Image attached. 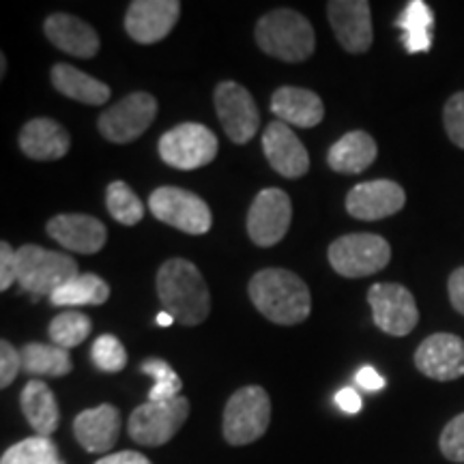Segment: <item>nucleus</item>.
Returning a JSON list of instances; mask_svg holds the SVG:
<instances>
[{"label":"nucleus","instance_id":"6","mask_svg":"<svg viewBox=\"0 0 464 464\" xmlns=\"http://www.w3.org/2000/svg\"><path fill=\"white\" fill-rule=\"evenodd\" d=\"M329 265L342 277H368L385 269L392 260V247L382 237L370 232L344 235L329 246Z\"/></svg>","mask_w":464,"mask_h":464},{"label":"nucleus","instance_id":"7","mask_svg":"<svg viewBox=\"0 0 464 464\" xmlns=\"http://www.w3.org/2000/svg\"><path fill=\"white\" fill-rule=\"evenodd\" d=\"M189 417V400L179 396L168 402H147L140 404L130 415L127 432L138 445L160 448L170 443L174 434L183 428Z\"/></svg>","mask_w":464,"mask_h":464},{"label":"nucleus","instance_id":"2","mask_svg":"<svg viewBox=\"0 0 464 464\" xmlns=\"http://www.w3.org/2000/svg\"><path fill=\"white\" fill-rule=\"evenodd\" d=\"M158 295L168 314L185 327L205 323L211 312V293L198 266L185 258H170L158 271Z\"/></svg>","mask_w":464,"mask_h":464},{"label":"nucleus","instance_id":"13","mask_svg":"<svg viewBox=\"0 0 464 464\" xmlns=\"http://www.w3.org/2000/svg\"><path fill=\"white\" fill-rule=\"evenodd\" d=\"M293 202L286 191L266 188L254 198L247 213V235L258 247H271L280 243L290 228Z\"/></svg>","mask_w":464,"mask_h":464},{"label":"nucleus","instance_id":"11","mask_svg":"<svg viewBox=\"0 0 464 464\" xmlns=\"http://www.w3.org/2000/svg\"><path fill=\"white\" fill-rule=\"evenodd\" d=\"M368 301L372 307L374 324L382 334L402 338L413 332L420 323V310H417L413 293L402 284H372V288L368 290Z\"/></svg>","mask_w":464,"mask_h":464},{"label":"nucleus","instance_id":"45","mask_svg":"<svg viewBox=\"0 0 464 464\" xmlns=\"http://www.w3.org/2000/svg\"><path fill=\"white\" fill-rule=\"evenodd\" d=\"M61 464H65V462H61Z\"/></svg>","mask_w":464,"mask_h":464},{"label":"nucleus","instance_id":"4","mask_svg":"<svg viewBox=\"0 0 464 464\" xmlns=\"http://www.w3.org/2000/svg\"><path fill=\"white\" fill-rule=\"evenodd\" d=\"M78 263L72 256L26 243L17 249V284L34 299L52 297L58 288L78 277Z\"/></svg>","mask_w":464,"mask_h":464},{"label":"nucleus","instance_id":"39","mask_svg":"<svg viewBox=\"0 0 464 464\" xmlns=\"http://www.w3.org/2000/svg\"><path fill=\"white\" fill-rule=\"evenodd\" d=\"M448 290H450V301L451 305H454V310L464 314V266H458L454 274L450 276Z\"/></svg>","mask_w":464,"mask_h":464},{"label":"nucleus","instance_id":"20","mask_svg":"<svg viewBox=\"0 0 464 464\" xmlns=\"http://www.w3.org/2000/svg\"><path fill=\"white\" fill-rule=\"evenodd\" d=\"M121 432V413L112 404H100L75 415L73 434L91 454H106L114 448Z\"/></svg>","mask_w":464,"mask_h":464},{"label":"nucleus","instance_id":"21","mask_svg":"<svg viewBox=\"0 0 464 464\" xmlns=\"http://www.w3.org/2000/svg\"><path fill=\"white\" fill-rule=\"evenodd\" d=\"M44 33L58 50L78 58H92L102 48L95 28L69 14H52L45 20Z\"/></svg>","mask_w":464,"mask_h":464},{"label":"nucleus","instance_id":"14","mask_svg":"<svg viewBox=\"0 0 464 464\" xmlns=\"http://www.w3.org/2000/svg\"><path fill=\"white\" fill-rule=\"evenodd\" d=\"M181 15L177 0H133L125 15V31L136 44L150 45L168 37Z\"/></svg>","mask_w":464,"mask_h":464},{"label":"nucleus","instance_id":"9","mask_svg":"<svg viewBox=\"0 0 464 464\" xmlns=\"http://www.w3.org/2000/svg\"><path fill=\"white\" fill-rule=\"evenodd\" d=\"M158 116V100L149 92H131L116 102L97 121V130L108 142L127 144L138 140Z\"/></svg>","mask_w":464,"mask_h":464},{"label":"nucleus","instance_id":"8","mask_svg":"<svg viewBox=\"0 0 464 464\" xmlns=\"http://www.w3.org/2000/svg\"><path fill=\"white\" fill-rule=\"evenodd\" d=\"M218 136L200 123H181L160 138V158L179 170H196L218 158Z\"/></svg>","mask_w":464,"mask_h":464},{"label":"nucleus","instance_id":"38","mask_svg":"<svg viewBox=\"0 0 464 464\" xmlns=\"http://www.w3.org/2000/svg\"><path fill=\"white\" fill-rule=\"evenodd\" d=\"M17 282V249L7 241L0 243V290H9L11 284Z\"/></svg>","mask_w":464,"mask_h":464},{"label":"nucleus","instance_id":"1","mask_svg":"<svg viewBox=\"0 0 464 464\" xmlns=\"http://www.w3.org/2000/svg\"><path fill=\"white\" fill-rule=\"evenodd\" d=\"M249 299L266 321L284 324L304 323L310 316L312 295L307 284L288 269H263L247 284Z\"/></svg>","mask_w":464,"mask_h":464},{"label":"nucleus","instance_id":"36","mask_svg":"<svg viewBox=\"0 0 464 464\" xmlns=\"http://www.w3.org/2000/svg\"><path fill=\"white\" fill-rule=\"evenodd\" d=\"M443 121L450 140L454 142L456 147L464 149V91L451 95L448 103H445Z\"/></svg>","mask_w":464,"mask_h":464},{"label":"nucleus","instance_id":"31","mask_svg":"<svg viewBox=\"0 0 464 464\" xmlns=\"http://www.w3.org/2000/svg\"><path fill=\"white\" fill-rule=\"evenodd\" d=\"M91 332H92L91 318L82 314V312H75V310L63 312V314L54 316L48 327L50 340L54 342L56 346L65 348V351L82 344V342L91 335Z\"/></svg>","mask_w":464,"mask_h":464},{"label":"nucleus","instance_id":"30","mask_svg":"<svg viewBox=\"0 0 464 464\" xmlns=\"http://www.w3.org/2000/svg\"><path fill=\"white\" fill-rule=\"evenodd\" d=\"M58 448L50 437H31L11 445L0 464H61Z\"/></svg>","mask_w":464,"mask_h":464},{"label":"nucleus","instance_id":"41","mask_svg":"<svg viewBox=\"0 0 464 464\" xmlns=\"http://www.w3.org/2000/svg\"><path fill=\"white\" fill-rule=\"evenodd\" d=\"M355 381L357 385L365 392H381L382 387H385V379H382L374 368H370V365H365V368L359 370Z\"/></svg>","mask_w":464,"mask_h":464},{"label":"nucleus","instance_id":"23","mask_svg":"<svg viewBox=\"0 0 464 464\" xmlns=\"http://www.w3.org/2000/svg\"><path fill=\"white\" fill-rule=\"evenodd\" d=\"M271 112H274L282 123L304 127H316L324 119V106L316 92L297 86H282L271 97Z\"/></svg>","mask_w":464,"mask_h":464},{"label":"nucleus","instance_id":"12","mask_svg":"<svg viewBox=\"0 0 464 464\" xmlns=\"http://www.w3.org/2000/svg\"><path fill=\"white\" fill-rule=\"evenodd\" d=\"M216 110L226 136L235 144H247L260 130V112L256 102L239 82H219L213 95Z\"/></svg>","mask_w":464,"mask_h":464},{"label":"nucleus","instance_id":"15","mask_svg":"<svg viewBox=\"0 0 464 464\" xmlns=\"http://www.w3.org/2000/svg\"><path fill=\"white\" fill-rule=\"evenodd\" d=\"M329 24L342 48L351 54H363L372 45V11L365 0H332L327 3Z\"/></svg>","mask_w":464,"mask_h":464},{"label":"nucleus","instance_id":"18","mask_svg":"<svg viewBox=\"0 0 464 464\" xmlns=\"http://www.w3.org/2000/svg\"><path fill=\"white\" fill-rule=\"evenodd\" d=\"M263 150L271 168L284 179H301L310 170V155L297 133L282 121H274L263 131Z\"/></svg>","mask_w":464,"mask_h":464},{"label":"nucleus","instance_id":"28","mask_svg":"<svg viewBox=\"0 0 464 464\" xmlns=\"http://www.w3.org/2000/svg\"><path fill=\"white\" fill-rule=\"evenodd\" d=\"M73 370L72 357L65 348L56 344L28 342L22 348V372L31 376H67Z\"/></svg>","mask_w":464,"mask_h":464},{"label":"nucleus","instance_id":"40","mask_svg":"<svg viewBox=\"0 0 464 464\" xmlns=\"http://www.w3.org/2000/svg\"><path fill=\"white\" fill-rule=\"evenodd\" d=\"M335 404L340 406V411H344L348 415H355L362 411V396L353 387H344L335 393Z\"/></svg>","mask_w":464,"mask_h":464},{"label":"nucleus","instance_id":"19","mask_svg":"<svg viewBox=\"0 0 464 464\" xmlns=\"http://www.w3.org/2000/svg\"><path fill=\"white\" fill-rule=\"evenodd\" d=\"M45 230L58 246L78 254H97L108 241L103 222L84 213H61L50 219Z\"/></svg>","mask_w":464,"mask_h":464},{"label":"nucleus","instance_id":"32","mask_svg":"<svg viewBox=\"0 0 464 464\" xmlns=\"http://www.w3.org/2000/svg\"><path fill=\"white\" fill-rule=\"evenodd\" d=\"M110 216L123 226H136L144 218V205L125 181H112L106 189Z\"/></svg>","mask_w":464,"mask_h":464},{"label":"nucleus","instance_id":"37","mask_svg":"<svg viewBox=\"0 0 464 464\" xmlns=\"http://www.w3.org/2000/svg\"><path fill=\"white\" fill-rule=\"evenodd\" d=\"M22 372V351L9 340H0V387H9Z\"/></svg>","mask_w":464,"mask_h":464},{"label":"nucleus","instance_id":"42","mask_svg":"<svg viewBox=\"0 0 464 464\" xmlns=\"http://www.w3.org/2000/svg\"><path fill=\"white\" fill-rule=\"evenodd\" d=\"M95 464H153L147 456L140 454V451H119V454H110Z\"/></svg>","mask_w":464,"mask_h":464},{"label":"nucleus","instance_id":"34","mask_svg":"<svg viewBox=\"0 0 464 464\" xmlns=\"http://www.w3.org/2000/svg\"><path fill=\"white\" fill-rule=\"evenodd\" d=\"M92 363L102 370V372H121L127 365V353L123 342H121L116 335L103 334L95 340V344L91 348Z\"/></svg>","mask_w":464,"mask_h":464},{"label":"nucleus","instance_id":"10","mask_svg":"<svg viewBox=\"0 0 464 464\" xmlns=\"http://www.w3.org/2000/svg\"><path fill=\"white\" fill-rule=\"evenodd\" d=\"M149 208L160 222L188 235H205L213 222L207 202L181 188L155 189L149 198Z\"/></svg>","mask_w":464,"mask_h":464},{"label":"nucleus","instance_id":"5","mask_svg":"<svg viewBox=\"0 0 464 464\" xmlns=\"http://www.w3.org/2000/svg\"><path fill=\"white\" fill-rule=\"evenodd\" d=\"M271 421V400L263 387L247 385L228 398L224 409V439L230 445H249L266 432Z\"/></svg>","mask_w":464,"mask_h":464},{"label":"nucleus","instance_id":"25","mask_svg":"<svg viewBox=\"0 0 464 464\" xmlns=\"http://www.w3.org/2000/svg\"><path fill=\"white\" fill-rule=\"evenodd\" d=\"M20 404L22 413L33 430L37 432V437H52L56 432L58 423H61V411H58L54 392L44 381H28L22 390Z\"/></svg>","mask_w":464,"mask_h":464},{"label":"nucleus","instance_id":"16","mask_svg":"<svg viewBox=\"0 0 464 464\" xmlns=\"http://www.w3.org/2000/svg\"><path fill=\"white\" fill-rule=\"evenodd\" d=\"M404 205V189L390 179L359 183L346 196L348 216L362 219V222H376V219L396 216Z\"/></svg>","mask_w":464,"mask_h":464},{"label":"nucleus","instance_id":"33","mask_svg":"<svg viewBox=\"0 0 464 464\" xmlns=\"http://www.w3.org/2000/svg\"><path fill=\"white\" fill-rule=\"evenodd\" d=\"M140 370L144 374L153 376L155 381L153 390L149 392V402H168V400L181 396V376L174 372L172 365L164 362V359H147V362L140 365Z\"/></svg>","mask_w":464,"mask_h":464},{"label":"nucleus","instance_id":"24","mask_svg":"<svg viewBox=\"0 0 464 464\" xmlns=\"http://www.w3.org/2000/svg\"><path fill=\"white\" fill-rule=\"evenodd\" d=\"M379 147L370 133L348 131L329 149L327 164L340 174H362L374 164Z\"/></svg>","mask_w":464,"mask_h":464},{"label":"nucleus","instance_id":"3","mask_svg":"<svg viewBox=\"0 0 464 464\" xmlns=\"http://www.w3.org/2000/svg\"><path fill=\"white\" fill-rule=\"evenodd\" d=\"M254 34L265 54L284 63L307 61L316 48V34L310 20L293 9H276L263 15Z\"/></svg>","mask_w":464,"mask_h":464},{"label":"nucleus","instance_id":"35","mask_svg":"<svg viewBox=\"0 0 464 464\" xmlns=\"http://www.w3.org/2000/svg\"><path fill=\"white\" fill-rule=\"evenodd\" d=\"M439 448L451 462L464 464V413L454 417L440 432Z\"/></svg>","mask_w":464,"mask_h":464},{"label":"nucleus","instance_id":"29","mask_svg":"<svg viewBox=\"0 0 464 464\" xmlns=\"http://www.w3.org/2000/svg\"><path fill=\"white\" fill-rule=\"evenodd\" d=\"M110 297V286L106 280H102L95 274H80L73 277L72 282H67L65 286L58 288L52 295L50 301L54 305H67V307H78V305H103Z\"/></svg>","mask_w":464,"mask_h":464},{"label":"nucleus","instance_id":"22","mask_svg":"<svg viewBox=\"0 0 464 464\" xmlns=\"http://www.w3.org/2000/svg\"><path fill=\"white\" fill-rule=\"evenodd\" d=\"M72 147L67 130L52 119H33L22 127L20 149L26 158L37 161H54L65 158Z\"/></svg>","mask_w":464,"mask_h":464},{"label":"nucleus","instance_id":"17","mask_svg":"<svg viewBox=\"0 0 464 464\" xmlns=\"http://www.w3.org/2000/svg\"><path fill=\"white\" fill-rule=\"evenodd\" d=\"M415 365L434 381H456L464 376V340L454 334H434L415 353Z\"/></svg>","mask_w":464,"mask_h":464},{"label":"nucleus","instance_id":"43","mask_svg":"<svg viewBox=\"0 0 464 464\" xmlns=\"http://www.w3.org/2000/svg\"><path fill=\"white\" fill-rule=\"evenodd\" d=\"M172 323H174V316L168 314L166 310H161L160 314H158V324H160V327H170Z\"/></svg>","mask_w":464,"mask_h":464},{"label":"nucleus","instance_id":"26","mask_svg":"<svg viewBox=\"0 0 464 464\" xmlns=\"http://www.w3.org/2000/svg\"><path fill=\"white\" fill-rule=\"evenodd\" d=\"M52 84L61 95L73 102L86 103V106H103L112 95L108 84L80 72L78 67L67 65V63H58V65L52 67Z\"/></svg>","mask_w":464,"mask_h":464},{"label":"nucleus","instance_id":"44","mask_svg":"<svg viewBox=\"0 0 464 464\" xmlns=\"http://www.w3.org/2000/svg\"><path fill=\"white\" fill-rule=\"evenodd\" d=\"M5 69H7V58L3 54L0 56V75H5Z\"/></svg>","mask_w":464,"mask_h":464},{"label":"nucleus","instance_id":"27","mask_svg":"<svg viewBox=\"0 0 464 464\" xmlns=\"http://www.w3.org/2000/svg\"><path fill=\"white\" fill-rule=\"evenodd\" d=\"M396 26L404 33L402 44L409 54H421L432 48L434 15L423 0H411L400 14Z\"/></svg>","mask_w":464,"mask_h":464}]
</instances>
